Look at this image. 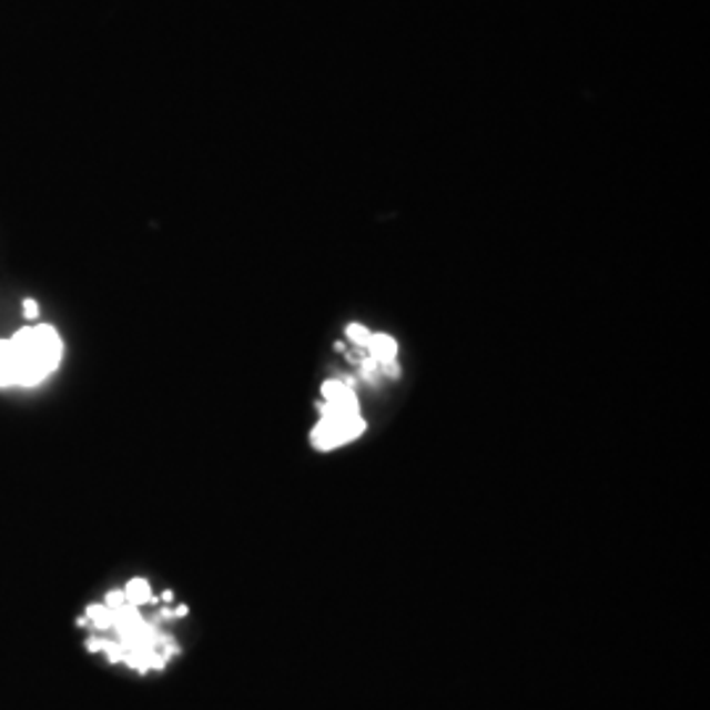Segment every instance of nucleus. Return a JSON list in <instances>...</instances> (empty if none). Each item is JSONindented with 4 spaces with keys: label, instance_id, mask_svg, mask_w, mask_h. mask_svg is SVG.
<instances>
[{
    "label": "nucleus",
    "instance_id": "obj_3",
    "mask_svg": "<svg viewBox=\"0 0 710 710\" xmlns=\"http://www.w3.org/2000/svg\"><path fill=\"white\" fill-rule=\"evenodd\" d=\"M124 598H126V606H134V608L148 606V602H153L151 585H148L145 579H132L130 585L124 587Z\"/></svg>",
    "mask_w": 710,
    "mask_h": 710
},
{
    "label": "nucleus",
    "instance_id": "obj_7",
    "mask_svg": "<svg viewBox=\"0 0 710 710\" xmlns=\"http://www.w3.org/2000/svg\"><path fill=\"white\" fill-rule=\"evenodd\" d=\"M21 308H24V316L27 318H40V305H38V301H32V297H27L24 303H21Z\"/></svg>",
    "mask_w": 710,
    "mask_h": 710
},
{
    "label": "nucleus",
    "instance_id": "obj_6",
    "mask_svg": "<svg viewBox=\"0 0 710 710\" xmlns=\"http://www.w3.org/2000/svg\"><path fill=\"white\" fill-rule=\"evenodd\" d=\"M103 606H105V608H111V610H119V608H122V606H126L124 589H113V592H109V595H105Z\"/></svg>",
    "mask_w": 710,
    "mask_h": 710
},
{
    "label": "nucleus",
    "instance_id": "obj_1",
    "mask_svg": "<svg viewBox=\"0 0 710 710\" xmlns=\"http://www.w3.org/2000/svg\"><path fill=\"white\" fill-rule=\"evenodd\" d=\"M13 355V382L24 387L40 385L45 376H51L61 366L63 339L55 326L38 324L19 329L9 337Z\"/></svg>",
    "mask_w": 710,
    "mask_h": 710
},
{
    "label": "nucleus",
    "instance_id": "obj_2",
    "mask_svg": "<svg viewBox=\"0 0 710 710\" xmlns=\"http://www.w3.org/2000/svg\"><path fill=\"white\" fill-rule=\"evenodd\" d=\"M366 351L379 366L395 364V355H397V343L389 335H372L366 343Z\"/></svg>",
    "mask_w": 710,
    "mask_h": 710
},
{
    "label": "nucleus",
    "instance_id": "obj_5",
    "mask_svg": "<svg viewBox=\"0 0 710 710\" xmlns=\"http://www.w3.org/2000/svg\"><path fill=\"white\" fill-rule=\"evenodd\" d=\"M368 337H372V332H368L366 326H361V324H351V326H347V339H351L353 345L366 347Z\"/></svg>",
    "mask_w": 710,
    "mask_h": 710
},
{
    "label": "nucleus",
    "instance_id": "obj_4",
    "mask_svg": "<svg viewBox=\"0 0 710 710\" xmlns=\"http://www.w3.org/2000/svg\"><path fill=\"white\" fill-rule=\"evenodd\" d=\"M322 395H324V400H326V403L345 400V397H351V395H353V389H351V379H329V382H324Z\"/></svg>",
    "mask_w": 710,
    "mask_h": 710
}]
</instances>
